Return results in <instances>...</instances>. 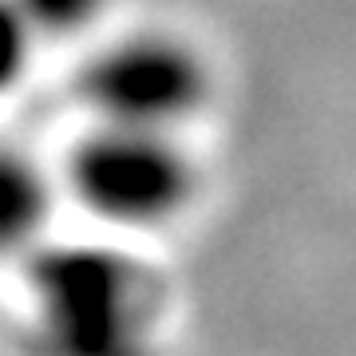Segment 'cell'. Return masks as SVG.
<instances>
[{"label":"cell","instance_id":"obj_1","mask_svg":"<svg viewBox=\"0 0 356 356\" xmlns=\"http://www.w3.org/2000/svg\"><path fill=\"white\" fill-rule=\"evenodd\" d=\"M67 186L103 226L159 229L191 210L198 170L175 131L99 123L67 159Z\"/></svg>","mask_w":356,"mask_h":356},{"label":"cell","instance_id":"obj_2","mask_svg":"<svg viewBox=\"0 0 356 356\" xmlns=\"http://www.w3.org/2000/svg\"><path fill=\"white\" fill-rule=\"evenodd\" d=\"M143 277L127 257L67 245L36 254L40 332L51 356H143Z\"/></svg>","mask_w":356,"mask_h":356},{"label":"cell","instance_id":"obj_3","mask_svg":"<svg viewBox=\"0 0 356 356\" xmlns=\"http://www.w3.org/2000/svg\"><path fill=\"white\" fill-rule=\"evenodd\" d=\"M79 91L99 123L178 131L202 111L210 67L198 48L170 32H131L91 56Z\"/></svg>","mask_w":356,"mask_h":356},{"label":"cell","instance_id":"obj_4","mask_svg":"<svg viewBox=\"0 0 356 356\" xmlns=\"http://www.w3.org/2000/svg\"><path fill=\"white\" fill-rule=\"evenodd\" d=\"M51 218V182L28 154L0 147V257L32 250Z\"/></svg>","mask_w":356,"mask_h":356},{"label":"cell","instance_id":"obj_5","mask_svg":"<svg viewBox=\"0 0 356 356\" xmlns=\"http://www.w3.org/2000/svg\"><path fill=\"white\" fill-rule=\"evenodd\" d=\"M20 16L28 20V28L48 40L76 36L83 28H91L103 13V0H13Z\"/></svg>","mask_w":356,"mask_h":356},{"label":"cell","instance_id":"obj_6","mask_svg":"<svg viewBox=\"0 0 356 356\" xmlns=\"http://www.w3.org/2000/svg\"><path fill=\"white\" fill-rule=\"evenodd\" d=\"M32 48H36V32L28 28L13 0H0V99L24 83Z\"/></svg>","mask_w":356,"mask_h":356}]
</instances>
